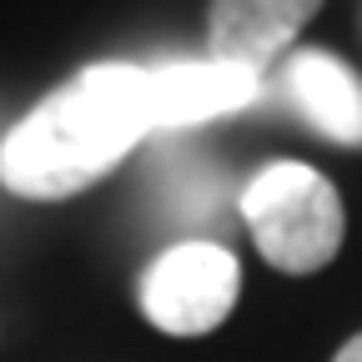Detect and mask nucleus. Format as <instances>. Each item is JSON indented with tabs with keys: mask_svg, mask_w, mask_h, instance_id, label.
I'll return each mask as SVG.
<instances>
[{
	"mask_svg": "<svg viewBox=\"0 0 362 362\" xmlns=\"http://www.w3.org/2000/svg\"><path fill=\"white\" fill-rule=\"evenodd\" d=\"M151 126V71L101 61L51 90L0 141V181L30 202H61L106 176Z\"/></svg>",
	"mask_w": 362,
	"mask_h": 362,
	"instance_id": "1",
	"label": "nucleus"
},
{
	"mask_svg": "<svg viewBox=\"0 0 362 362\" xmlns=\"http://www.w3.org/2000/svg\"><path fill=\"white\" fill-rule=\"evenodd\" d=\"M242 221L277 272H317L342 247V197L302 161H272L242 187Z\"/></svg>",
	"mask_w": 362,
	"mask_h": 362,
	"instance_id": "2",
	"label": "nucleus"
},
{
	"mask_svg": "<svg viewBox=\"0 0 362 362\" xmlns=\"http://www.w3.org/2000/svg\"><path fill=\"white\" fill-rule=\"evenodd\" d=\"M242 292L237 257L216 242H181L161 252L141 277V312L171 337H202L226 322Z\"/></svg>",
	"mask_w": 362,
	"mask_h": 362,
	"instance_id": "3",
	"label": "nucleus"
},
{
	"mask_svg": "<svg viewBox=\"0 0 362 362\" xmlns=\"http://www.w3.org/2000/svg\"><path fill=\"white\" fill-rule=\"evenodd\" d=\"M317 6L322 0H211V16H206L211 61L262 76L317 16Z\"/></svg>",
	"mask_w": 362,
	"mask_h": 362,
	"instance_id": "4",
	"label": "nucleus"
},
{
	"mask_svg": "<svg viewBox=\"0 0 362 362\" xmlns=\"http://www.w3.org/2000/svg\"><path fill=\"white\" fill-rule=\"evenodd\" d=\"M257 101V76L226 61H171L151 71V126L176 131Z\"/></svg>",
	"mask_w": 362,
	"mask_h": 362,
	"instance_id": "5",
	"label": "nucleus"
},
{
	"mask_svg": "<svg viewBox=\"0 0 362 362\" xmlns=\"http://www.w3.org/2000/svg\"><path fill=\"white\" fill-rule=\"evenodd\" d=\"M287 96L337 146H362V81L327 51H297L287 66Z\"/></svg>",
	"mask_w": 362,
	"mask_h": 362,
	"instance_id": "6",
	"label": "nucleus"
},
{
	"mask_svg": "<svg viewBox=\"0 0 362 362\" xmlns=\"http://www.w3.org/2000/svg\"><path fill=\"white\" fill-rule=\"evenodd\" d=\"M332 362H362V332H357V337H352V342H347V347H342Z\"/></svg>",
	"mask_w": 362,
	"mask_h": 362,
	"instance_id": "7",
	"label": "nucleus"
}]
</instances>
